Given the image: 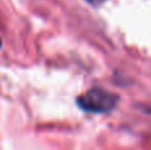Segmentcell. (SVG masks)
<instances>
[{
    "mask_svg": "<svg viewBox=\"0 0 151 150\" xmlns=\"http://www.w3.org/2000/svg\"><path fill=\"white\" fill-rule=\"evenodd\" d=\"M119 97L102 88H91L77 98L80 109L88 113H107L117 106Z\"/></svg>",
    "mask_w": 151,
    "mask_h": 150,
    "instance_id": "obj_1",
    "label": "cell"
},
{
    "mask_svg": "<svg viewBox=\"0 0 151 150\" xmlns=\"http://www.w3.org/2000/svg\"><path fill=\"white\" fill-rule=\"evenodd\" d=\"M86 3H89L90 5H93V7H99V5H102L106 0H85Z\"/></svg>",
    "mask_w": 151,
    "mask_h": 150,
    "instance_id": "obj_2",
    "label": "cell"
}]
</instances>
